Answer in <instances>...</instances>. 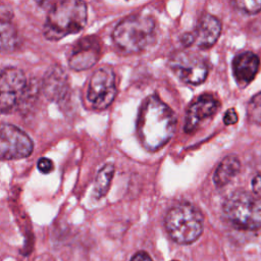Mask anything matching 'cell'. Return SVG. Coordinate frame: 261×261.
I'll use <instances>...</instances> for the list:
<instances>
[{"mask_svg":"<svg viewBox=\"0 0 261 261\" xmlns=\"http://www.w3.org/2000/svg\"><path fill=\"white\" fill-rule=\"evenodd\" d=\"M176 117L158 97L150 96L142 104L137 129L141 143L149 151H157L172 138Z\"/></svg>","mask_w":261,"mask_h":261,"instance_id":"6da1fadb","label":"cell"},{"mask_svg":"<svg viewBox=\"0 0 261 261\" xmlns=\"http://www.w3.org/2000/svg\"><path fill=\"white\" fill-rule=\"evenodd\" d=\"M88 18L87 5L83 0H60L48 12L44 25V36L58 41L82 31Z\"/></svg>","mask_w":261,"mask_h":261,"instance_id":"7a4b0ae2","label":"cell"},{"mask_svg":"<svg viewBox=\"0 0 261 261\" xmlns=\"http://www.w3.org/2000/svg\"><path fill=\"white\" fill-rule=\"evenodd\" d=\"M155 21L148 15L136 14L123 18L112 33L114 44L121 51L132 54L146 49L154 40Z\"/></svg>","mask_w":261,"mask_h":261,"instance_id":"3957f363","label":"cell"},{"mask_svg":"<svg viewBox=\"0 0 261 261\" xmlns=\"http://www.w3.org/2000/svg\"><path fill=\"white\" fill-rule=\"evenodd\" d=\"M222 213L237 228L254 230L261 227V200L246 191L230 194L223 203Z\"/></svg>","mask_w":261,"mask_h":261,"instance_id":"277c9868","label":"cell"},{"mask_svg":"<svg viewBox=\"0 0 261 261\" xmlns=\"http://www.w3.org/2000/svg\"><path fill=\"white\" fill-rule=\"evenodd\" d=\"M164 223L169 237L181 245L195 242L203 231V217L200 211L188 203L171 207L166 213Z\"/></svg>","mask_w":261,"mask_h":261,"instance_id":"5b68a950","label":"cell"},{"mask_svg":"<svg viewBox=\"0 0 261 261\" xmlns=\"http://www.w3.org/2000/svg\"><path fill=\"white\" fill-rule=\"evenodd\" d=\"M168 65L173 73L186 84L199 85L208 75L207 61L195 52L177 51L170 56Z\"/></svg>","mask_w":261,"mask_h":261,"instance_id":"8992f818","label":"cell"},{"mask_svg":"<svg viewBox=\"0 0 261 261\" xmlns=\"http://www.w3.org/2000/svg\"><path fill=\"white\" fill-rule=\"evenodd\" d=\"M117 93L115 74L111 67L98 68L90 79L87 98L94 109L103 110L114 100Z\"/></svg>","mask_w":261,"mask_h":261,"instance_id":"52a82bcc","label":"cell"},{"mask_svg":"<svg viewBox=\"0 0 261 261\" xmlns=\"http://www.w3.org/2000/svg\"><path fill=\"white\" fill-rule=\"evenodd\" d=\"M27 91L24 73L16 67H8L0 72V114L12 111L22 100Z\"/></svg>","mask_w":261,"mask_h":261,"instance_id":"ba28073f","label":"cell"},{"mask_svg":"<svg viewBox=\"0 0 261 261\" xmlns=\"http://www.w3.org/2000/svg\"><path fill=\"white\" fill-rule=\"evenodd\" d=\"M34 144L30 137L19 127L0 123V158L2 159H22L33 152Z\"/></svg>","mask_w":261,"mask_h":261,"instance_id":"9c48e42d","label":"cell"},{"mask_svg":"<svg viewBox=\"0 0 261 261\" xmlns=\"http://www.w3.org/2000/svg\"><path fill=\"white\" fill-rule=\"evenodd\" d=\"M101 45L99 39L89 36L81 39L72 49L69 66L74 70H85L92 67L99 59Z\"/></svg>","mask_w":261,"mask_h":261,"instance_id":"30bf717a","label":"cell"},{"mask_svg":"<svg viewBox=\"0 0 261 261\" xmlns=\"http://www.w3.org/2000/svg\"><path fill=\"white\" fill-rule=\"evenodd\" d=\"M219 108V101L210 94L198 97L188 108L185 121L186 133H194L201 122L212 117Z\"/></svg>","mask_w":261,"mask_h":261,"instance_id":"8fae6325","label":"cell"},{"mask_svg":"<svg viewBox=\"0 0 261 261\" xmlns=\"http://www.w3.org/2000/svg\"><path fill=\"white\" fill-rule=\"evenodd\" d=\"M220 33V21L211 14H204L199 19L195 31L191 33L193 44L202 49H208L216 43Z\"/></svg>","mask_w":261,"mask_h":261,"instance_id":"7c38bea8","label":"cell"},{"mask_svg":"<svg viewBox=\"0 0 261 261\" xmlns=\"http://www.w3.org/2000/svg\"><path fill=\"white\" fill-rule=\"evenodd\" d=\"M259 57L253 52H244L234 57L232 61V73L241 87L250 84L259 69Z\"/></svg>","mask_w":261,"mask_h":261,"instance_id":"4fadbf2b","label":"cell"},{"mask_svg":"<svg viewBox=\"0 0 261 261\" xmlns=\"http://www.w3.org/2000/svg\"><path fill=\"white\" fill-rule=\"evenodd\" d=\"M42 90L50 100L58 101L65 96L68 90V80L60 66H52L46 72L42 83Z\"/></svg>","mask_w":261,"mask_h":261,"instance_id":"5bb4252c","label":"cell"},{"mask_svg":"<svg viewBox=\"0 0 261 261\" xmlns=\"http://www.w3.org/2000/svg\"><path fill=\"white\" fill-rule=\"evenodd\" d=\"M19 39L11 16L0 13V52L9 53L16 49Z\"/></svg>","mask_w":261,"mask_h":261,"instance_id":"9a60e30c","label":"cell"},{"mask_svg":"<svg viewBox=\"0 0 261 261\" xmlns=\"http://www.w3.org/2000/svg\"><path fill=\"white\" fill-rule=\"evenodd\" d=\"M241 163L236 155H228L224 157L217 165L214 174L213 181L216 187L220 188L227 185L240 171Z\"/></svg>","mask_w":261,"mask_h":261,"instance_id":"2e32d148","label":"cell"},{"mask_svg":"<svg viewBox=\"0 0 261 261\" xmlns=\"http://www.w3.org/2000/svg\"><path fill=\"white\" fill-rule=\"evenodd\" d=\"M114 174V166L110 163L105 164L97 173L94 185V195L97 199L104 197L110 187Z\"/></svg>","mask_w":261,"mask_h":261,"instance_id":"e0dca14e","label":"cell"},{"mask_svg":"<svg viewBox=\"0 0 261 261\" xmlns=\"http://www.w3.org/2000/svg\"><path fill=\"white\" fill-rule=\"evenodd\" d=\"M247 117L250 122L261 124V92L254 95L247 106Z\"/></svg>","mask_w":261,"mask_h":261,"instance_id":"ac0fdd59","label":"cell"},{"mask_svg":"<svg viewBox=\"0 0 261 261\" xmlns=\"http://www.w3.org/2000/svg\"><path fill=\"white\" fill-rule=\"evenodd\" d=\"M232 5L247 14H255L261 10V0H230Z\"/></svg>","mask_w":261,"mask_h":261,"instance_id":"d6986e66","label":"cell"},{"mask_svg":"<svg viewBox=\"0 0 261 261\" xmlns=\"http://www.w3.org/2000/svg\"><path fill=\"white\" fill-rule=\"evenodd\" d=\"M37 166L39 168V170L42 172V173H49L53 170L54 168V164L52 162L51 159L49 158H46V157H43V158H40L38 163H37Z\"/></svg>","mask_w":261,"mask_h":261,"instance_id":"ffe728a7","label":"cell"},{"mask_svg":"<svg viewBox=\"0 0 261 261\" xmlns=\"http://www.w3.org/2000/svg\"><path fill=\"white\" fill-rule=\"evenodd\" d=\"M237 121H238L237 111L233 108L227 109L224 116H223V122L226 125H230V124H234Z\"/></svg>","mask_w":261,"mask_h":261,"instance_id":"44dd1931","label":"cell"},{"mask_svg":"<svg viewBox=\"0 0 261 261\" xmlns=\"http://www.w3.org/2000/svg\"><path fill=\"white\" fill-rule=\"evenodd\" d=\"M252 188L256 195L261 198V174H257L252 180Z\"/></svg>","mask_w":261,"mask_h":261,"instance_id":"7402d4cb","label":"cell"},{"mask_svg":"<svg viewBox=\"0 0 261 261\" xmlns=\"http://www.w3.org/2000/svg\"><path fill=\"white\" fill-rule=\"evenodd\" d=\"M130 261H153V260L151 259V257H150L147 253H145V252H139V253H137V254L132 258Z\"/></svg>","mask_w":261,"mask_h":261,"instance_id":"603a6c76","label":"cell"},{"mask_svg":"<svg viewBox=\"0 0 261 261\" xmlns=\"http://www.w3.org/2000/svg\"><path fill=\"white\" fill-rule=\"evenodd\" d=\"M171 261H177V260H171Z\"/></svg>","mask_w":261,"mask_h":261,"instance_id":"cb8c5ba5","label":"cell"}]
</instances>
